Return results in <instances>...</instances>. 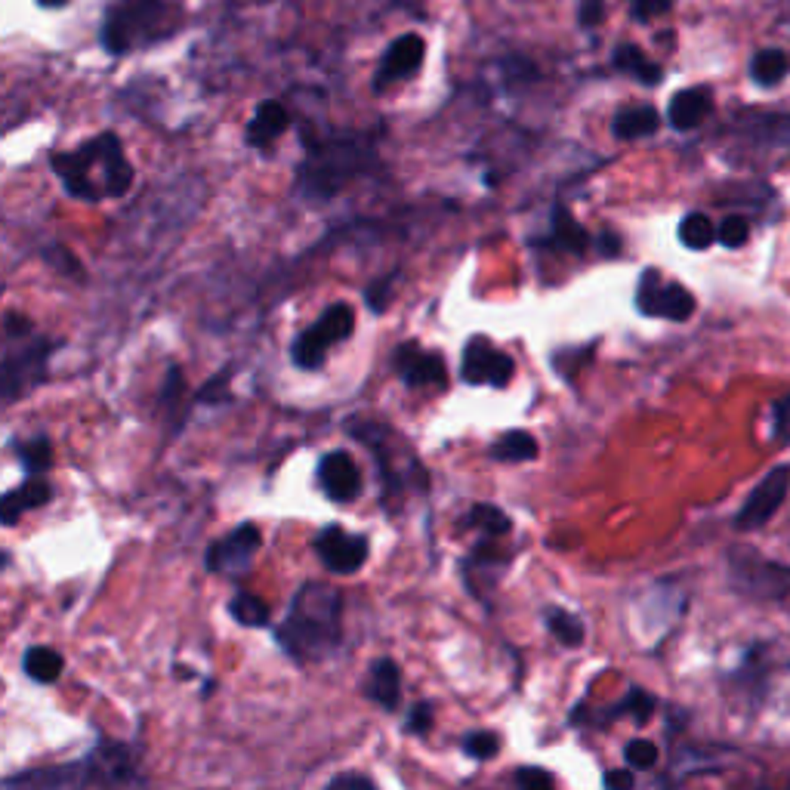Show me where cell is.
Segmentation results:
<instances>
[{
  "label": "cell",
  "mask_w": 790,
  "mask_h": 790,
  "mask_svg": "<svg viewBox=\"0 0 790 790\" xmlns=\"http://www.w3.org/2000/svg\"><path fill=\"white\" fill-rule=\"evenodd\" d=\"M278 642L291 658L321 661L343 639V599L333 587L303 584L278 624Z\"/></svg>",
  "instance_id": "6da1fadb"
},
{
  "label": "cell",
  "mask_w": 790,
  "mask_h": 790,
  "mask_svg": "<svg viewBox=\"0 0 790 790\" xmlns=\"http://www.w3.org/2000/svg\"><path fill=\"white\" fill-rule=\"evenodd\" d=\"M50 164L62 179L65 192L80 201L124 198L133 185V167L124 158L115 133H103L75 152L53 155Z\"/></svg>",
  "instance_id": "7a4b0ae2"
},
{
  "label": "cell",
  "mask_w": 790,
  "mask_h": 790,
  "mask_svg": "<svg viewBox=\"0 0 790 790\" xmlns=\"http://www.w3.org/2000/svg\"><path fill=\"white\" fill-rule=\"evenodd\" d=\"M179 22L183 6L177 0H124L109 10L99 40L111 56H124L136 46L170 37Z\"/></svg>",
  "instance_id": "3957f363"
},
{
  "label": "cell",
  "mask_w": 790,
  "mask_h": 790,
  "mask_svg": "<svg viewBox=\"0 0 790 790\" xmlns=\"http://www.w3.org/2000/svg\"><path fill=\"white\" fill-rule=\"evenodd\" d=\"M29 785V787H120V785H139V778L133 775L130 751L120 745H105L96 747L90 756L78 762H65V766L40 769V772L19 775L10 778L6 787Z\"/></svg>",
  "instance_id": "277c9868"
},
{
  "label": "cell",
  "mask_w": 790,
  "mask_h": 790,
  "mask_svg": "<svg viewBox=\"0 0 790 790\" xmlns=\"http://www.w3.org/2000/svg\"><path fill=\"white\" fill-rule=\"evenodd\" d=\"M6 356H4V395L6 401L19 399L22 392L35 390L46 374V356L53 352V343L44 337H35L31 321L6 312Z\"/></svg>",
  "instance_id": "5b68a950"
},
{
  "label": "cell",
  "mask_w": 790,
  "mask_h": 790,
  "mask_svg": "<svg viewBox=\"0 0 790 790\" xmlns=\"http://www.w3.org/2000/svg\"><path fill=\"white\" fill-rule=\"evenodd\" d=\"M367 145L358 143H327L309 152V160L300 170V192L306 198L327 201L333 192H340L346 185V179H352L367 167Z\"/></svg>",
  "instance_id": "8992f818"
},
{
  "label": "cell",
  "mask_w": 790,
  "mask_h": 790,
  "mask_svg": "<svg viewBox=\"0 0 790 790\" xmlns=\"http://www.w3.org/2000/svg\"><path fill=\"white\" fill-rule=\"evenodd\" d=\"M352 331H356V312H352V306L346 303L327 306L316 325L306 327V331L293 340V350H291L293 365L303 367V371H316V367L325 365L327 350H331L333 343H340V340H346Z\"/></svg>",
  "instance_id": "52a82bcc"
},
{
  "label": "cell",
  "mask_w": 790,
  "mask_h": 790,
  "mask_svg": "<svg viewBox=\"0 0 790 790\" xmlns=\"http://www.w3.org/2000/svg\"><path fill=\"white\" fill-rule=\"evenodd\" d=\"M350 432L356 435L358 441H365L367 451H374V457H377V466H380V475L386 479V491H401V488L411 481V485H420V481H426V473H414V470H401L399 464V448L392 445V430H386L383 424H377V420H361V424H352Z\"/></svg>",
  "instance_id": "ba28073f"
},
{
  "label": "cell",
  "mask_w": 790,
  "mask_h": 790,
  "mask_svg": "<svg viewBox=\"0 0 790 790\" xmlns=\"http://www.w3.org/2000/svg\"><path fill=\"white\" fill-rule=\"evenodd\" d=\"M636 306L646 316H658L667 321H686L695 312V297L682 284L661 281L658 269H648L636 291Z\"/></svg>",
  "instance_id": "9c48e42d"
},
{
  "label": "cell",
  "mask_w": 790,
  "mask_h": 790,
  "mask_svg": "<svg viewBox=\"0 0 790 790\" xmlns=\"http://www.w3.org/2000/svg\"><path fill=\"white\" fill-rule=\"evenodd\" d=\"M787 488H790V466H772L766 473V479L751 491V498L745 500V506L735 515V528L741 531H753V528H762L778 506L785 504L787 498Z\"/></svg>",
  "instance_id": "30bf717a"
},
{
  "label": "cell",
  "mask_w": 790,
  "mask_h": 790,
  "mask_svg": "<svg viewBox=\"0 0 790 790\" xmlns=\"http://www.w3.org/2000/svg\"><path fill=\"white\" fill-rule=\"evenodd\" d=\"M263 534L257 525H238L232 534L219 538L217 544H210L207 550V568L213 574H226V578H238L251 568L253 555H257Z\"/></svg>",
  "instance_id": "8fae6325"
},
{
  "label": "cell",
  "mask_w": 790,
  "mask_h": 790,
  "mask_svg": "<svg viewBox=\"0 0 790 790\" xmlns=\"http://www.w3.org/2000/svg\"><path fill=\"white\" fill-rule=\"evenodd\" d=\"M460 374H464V383L470 386H510L513 374H515V361L506 352L488 346L481 337H475L466 343L464 350V365H460Z\"/></svg>",
  "instance_id": "7c38bea8"
},
{
  "label": "cell",
  "mask_w": 790,
  "mask_h": 790,
  "mask_svg": "<svg viewBox=\"0 0 790 790\" xmlns=\"http://www.w3.org/2000/svg\"><path fill=\"white\" fill-rule=\"evenodd\" d=\"M316 553L325 562V568H331L333 574H352L367 562L371 547H367L365 534H352L343 531L340 525H327L321 528V534L316 538Z\"/></svg>",
  "instance_id": "4fadbf2b"
},
{
  "label": "cell",
  "mask_w": 790,
  "mask_h": 790,
  "mask_svg": "<svg viewBox=\"0 0 790 790\" xmlns=\"http://www.w3.org/2000/svg\"><path fill=\"white\" fill-rule=\"evenodd\" d=\"M392 361L401 383L411 386V390H441V386H448L445 361L435 356V352L420 350L417 343L399 346Z\"/></svg>",
  "instance_id": "5bb4252c"
},
{
  "label": "cell",
  "mask_w": 790,
  "mask_h": 790,
  "mask_svg": "<svg viewBox=\"0 0 790 790\" xmlns=\"http://www.w3.org/2000/svg\"><path fill=\"white\" fill-rule=\"evenodd\" d=\"M424 56H426L424 37L401 35L395 44H390V50H386L383 62H380V69H377V78H374V90L380 93L390 84H395V80L414 78L420 71V65H424Z\"/></svg>",
  "instance_id": "9a60e30c"
},
{
  "label": "cell",
  "mask_w": 790,
  "mask_h": 790,
  "mask_svg": "<svg viewBox=\"0 0 790 790\" xmlns=\"http://www.w3.org/2000/svg\"><path fill=\"white\" fill-rule=\"evenodd\" d=\"M318 481L333 504H350L361 494L358 464L346 451H331L318 464Z\"/></svg>",
  "instance_id": "2e32d148"
},
{
  "label": "cell",
  "mask_w": 790,
  "mask_h": 790,
  "mask_svg": "<svg viewBox=\"0 0 790 790\" xmlns=\"http://www.w3.org/2000/svg\"><path fill=\"white\" fill-rule=\"evenodd\" d=\"M713 109V96L704 86H688V90H679L671 99V109H667V118L676 130H695Z\"/></svg>",
  "instance_id": "e0dca14e"
},
{
  "label": "cell",
  "mask_w": 790,
  "mask_h": 790,
  "mask_svg": "<svg viewBox=\"0 0 790 790\" xmlns=\"http://www.w3.org/2000/svg\"><path fill=\"white\" fill-rule=\"evenodd\" d=\"M50 498H53L50 481L29 479V481H22L19 488H12V491L4 498V504H0V519H4L6 528H12L19 522V515L29 513V510H37V506H44V504H50Z\"/></svg>",
  "instance_id": "ac0fdd59"
},
{
  "label": "cell",
  "mask_w": 790,
  "mask_h": 790,
  "mask_svg": "<svg viewBox=\"0 0 790 790\" xmlns=\"http://www.w3.org/2000/svg\"><path fill=\"white\" fill-rule=\"evenodd\" d=\"M365 692L371 701H377L383 711H395L401 698V673L392 658H377L367 671Z\"/></svg>",
  "instance_id": "d6986e66"
},
{
  "label": "cell",
  "mask_w": 790,
  "mask_h": 790,
  "mask_svg": "<svg viewBox=\"0 0 790 790\" xmlns=\"http://www.w3.org/2000/svg\"><path fill=\"white\" fill-rule=\"evenodd\" d=\"M291 127V115H287V109L281 103H259V109L253 111L251 124H247V143L253 145V149H263V145L276 143V139L281 136V133Z\"/></svg>",
  "instance_id": "ffe728a7"
},
{
  "label": "cell",
  "mask_w": 790,
  "mask_h": 790,
  "mask_svg": "<svg viewBox=\"0 0 790 790\" xmlns=\"http://www.w3.org/2000/svg\"><path fill=\"white\" fill-rule=\"evenodd\" d=\"M661 127V115L652 109V105H633V109L618 111L612 120V133L618 139H639V136H652Z\"/></svg>",
  "instance_id": "44dd1931"
},
{
  "label": "cell",
  "mask_w": 790,
  "mask_h": 790,
  "mask_svg": "<svg viewBox=\"0 0 790 790\" xmlns=\"http://www.w3.org/2000/svg\"><path fill=\"white\" fill-rule=\"evenodd\" d=\"M550 244L562 247V251H568V253H574V257H580V253H587V247H590V235H587L584 226H580L578 219L565 210V207H555V210H553Z\"/></svg>",
  "instance_id": "7402d4cb"
},
{
  "label": "cell",
  "mask_w": 790,
  "mask_h": 790,
  "mask_svg": "<svg viewBox=\"0 0 790 790\" xmlns=\"http://www.w3.org/2000/svg\"><path fill=\"white\" fill-rule=\"evenodd\" d=\"M540 454L538 439L525 430H510L504 432L491 448V457L500 460V464H528Z\"/></svg>",
  "instance_id": "603a6c76"
},
{
  "label": "cell",
  "mask_w": 790,
  "mask_h": 790,
  "mask_svg": "<svg viewBox=\"0 0 790 790\" xmlns=\"http://www.w3.org/2000/svg\"><path fill=\"white\" fill-rule=\"evenodd\" d=\"M612 62L618 71H627V75H633L636 80H642V84H648V86L661 84V78H664V71H661L654 62H648L646 53L633 44H621L618 50H614Z\"/></svg>",
  "instance_id": "cb8c5ba5"
},
{
  "label": "cell",
  "mask_w": 790,
  "mask_h": 790,
  "mask_svg": "<svg viewBox=\"0 0 790 790\" xmlns=\"http://www.w3.org/2000/svg\"><path fill=\"white\" fill-rule=\"evenodd\" d=\"M62 654L50 646H31L22 658V671L31 676L35 682H56L62 676Z\"/></svg>",
  "instance_id": "d4e9b609"
},
{
  "label": "cell",
  "mask_w": 790,
  "mask_h": 790,
  "mask_svg": "<svg viewBox=\"0 0 790 790\" xmlns=\"http://www.w3.org/2000/svg\"><path fill=\"white\" fill-rule=\"evenodd\" d=\"M466 525L481 531V538H494V540L506 538V534L513 531V519L494 504H475L470 515H466Z\"/></svg>",
  "instance_id": "484cf974"
},
{
  "label": "cell",
  "mask_w": 790,
  "mask_h": 790,
  "mask_svg": "<svg viewBox=\"0 0 790 790\" xmlns=\"http://www.w3.org/2000/svg\"><path fill=\"white\" fill-rule=\"evenodd\" d=\"M544 621H547V627H550V633L555 636V639L562 642V646H568V648H578L580 642H584L587 630H584V624H580V618H578V614L565 612V608H547Z\"/></svg>",
  "instance_id": "4316f807"
},
{
  "label": "cell",
  "mask_w": 790,
  "mask_h": 790,
  "mask_svg": "<svg viewBox=\"0 0 790 790\" xmlns=\"http://www.w3.org/2000/svg\"><path fill=\"white\" fill-rule=\"evenodd\" d=\"M787 69H790V59L781 50H760L751 62V78L760 86H772L778 84V80H785Z\"/></svg>",
  "instance_id": "83f0119b"
},
{
  "label": "cell",
  "mask_w": 790,
  "mask_h": 790,
  "mask_svg": "<svg viewBox=\"0 0 790 790\" xmlns=\"http://www.w3.org/2000/svg\"><path fill=\"white\" fill-rule=\"evenodd\" d=\"M229 614L241 627H266L269 624V605L257 593H235L229 602Z\"/></svg>",
  "instance_id": "f1b7e54d"
},
{
  "label": "cell",
  "mask_w": 790,
  "mask_h": 790,
  "mask_svg": "<svg viewBox=\"0 0 790 790\" xmlns=\"http://www.w3.org/2000/svg\"><path fill=\"white\" fill-rule=\"evenodd\" d=\"M679 241L688 247V251H707V247L716 241V226L711 223V217L704 213H688L679 223Z\"/></svg>",
  "instance_id": "f546056e"
},
{
  "label": "cell",
  "mask_w": 790,
  "mask_h": 790,
  "mask_svg": "<svg viewBox=\"0 0 790 790\" xmlns=\"http://www.w3.org/2000/svg\"><path fill=\"white\" fill-rule=\"evenodd\" d=\"M16 454L29 473H44V470H50V464H53V445H50V439H44V435L19 445Z\"/></svg>",
  "instance_id": "4dcf8cb0"
},
{
  "label": "cell",
  "mask_w": 790,
  "mask_h": 790,
  "mask_svg": "<svg viewBox=\"0 0 790 790\" xmlns=\"http://www.w3.org/2000/svg\"><path fill=\"white\" fill-rule=\"evenodd\" d=\"M500 751V738L494 732H470L464 738V753L473 760H491Z\"/></svg>",
  "instance_id": "1f68e13d"
},
{
  "label": "cell",
  "mask_w": 790,
  "mask_h": 790,
  "mask_svg": "<svg viewBox=\"0 0 790 790\" xmlns=\"http://www.w3.org/2000/svg\"><path fill=\"white\" fill-rule=\"evenodd\" d=\"M716 238L726 247H741L747 238H751V223L745 217H726L716 229Z\"/></svg>",
  "instance_id": "d6a6232c"
},
{
  "label": "cell",
  "mask_w": 790,
  "mask_h": 790,
  "mask_svg": "<svg viewBox=\"0 0 790 790\" xmlns=\"http://www.w3.org/2000/svg\"><path fill=\"white\" fill-rule=\"evenodd\" d=\"M624 760L630 769H652L654 762H658V747L652 745V741H630V745L624 747Z\"/></svg>",
  "instance_id": "836d02e7"
},
{
  "label": "cell",
  "mask_w": 790,
  "mask_h": 790,
  "mask_svg": "<svg viewBox=\"0 0 790 790\" xmlns=\"http://www.w3.org/2000/svg\"><path fill=\"white\" fill-rule=\"evenodd\" d=\"M405 728L411 735H430L432 732V704H430V701H420V704L411 707Z\"/></svg>",
  "instance_id": "e575fe53"
},
{
  "label": "cell",
  "mask_w": 790,
  "mask_h": 790,
  "mask_svg": "<svg viewBox=\"0 0 790 790\" xmlns=\"http://www.w3.org/2000/svg\"><path fill=\"white\" fill-rule=\"evenodd\" d=\"M624 711H630L636 720H648V716H652V711H654L652 695H646V692H639V688H633L630 698H627L621 707H614V713H624Z\"/></svg>",
  "instance_id": "d590c367"
},
{
  "label": "cell",
  "mask_w": 790,
  "mask_h": 790,
  "mask_svg": "<svg viewBox=\"0 0 790 790\" xmlns=\"http://www.w3.org/2000/svg\"><path fill=\"white\" fill-rule=\"evenodd\" d=\"M515 785L528 790H544V787H553V775L538 766H522L519 772H515Z\"/></svg>",
  "instance_id": "8d00e7d4"
},
{
  "label": "cell",
  "mask_w": 790,
  "mask_h": 790,
  "mask_svg": "<svg viewBox=\"0 0 790 790\" xmlns=\"http://www.w3.org/2000/svg\"><path fill=\"white\" fill-rule=\"evenodd\" d=\"M673 6V0H633L630 4V12L636 22H648V19L661 16V12H667Z\"/></svg>",
  "instance_id": "74e56055"
},
{
  "label": "cell",
  "mask_w": 790,
  "mask_h": 790,
  "mask_svg": "<svg viewBox=\"0 0 790 790\" xmlns=\"http://www.w3.org/2000/svg\"><path fill=\"white\" fill-rule=\"evenodd\" d=\"M605 19V0H580L578 4V22L584 29H593Z\"/></svg>",
  "instance_id": "f35d334b"
},
{
  "label": "cell",
  "mask_w": 790,
  "mask_h": 790,
  "mask_svg": "<svg viewBox=\"0 0 790 790\" xmlns=\"http://www.w3.org/2000/svg\"><path fill=\"white\" fill-rule=\"evenodd\" d=\"M772 417H775V439L787 445V441H790V395L775 405Z\"/></svg>",
  "instance_id": "ab89813d"
},
{
  "label": "cell",
  "mask_w": 790,
  "mask_h": 790,
  "mask_svg": "<svg viewBox=\"0 0 790 790\" xmlns=\"http://www.w3.org/2000/svg\"><path fill=\"white\" fill-rule=\"evenodd\" d=\"M395 284V276H386L383 281L367 287V306H374V312L386 309V297H390V287Z\"/></svg>",
  "instance_id": "60d3db41"
},
{
  "label": "cell",
  "mask_w": 790,
  "mask_h": 790,
  "mask_svg": "<svg viewBox=\"0 0 790 790\" xmlns=\"http://www.w3.org/2000/svg\"><path fill=\"white\" fill-rule=\"evenodd\" d=\"M44 257H46V259H53V263H56V266H62V269H65V276H78V269H80V266H78V259H71L69 253H65L59 244L46 247V251H44Z\"/></svg>",
  "instance_id": "b9f144b4"
},
{
  "label": "cell",
  "mask_w": 790,
  "mask_h": 790,
  "mask_svg": "<svg viewBox=\"0 0 790 790\" xmlns=\"http://www.w3.org/2000/svg\"><path fill=\"white\" fill-rule=\"evenodd\" d=\"M331 787H365V790H371L374 778H365V775H337V778L331 781Z\"/></svg>",
  "instance_id": "7bdbcfd3"
},
{
  "label": "cell",
  "mask_w": 790,
  "mask_h": 790,
  "mask_svg": "<svg viewBox=\"0 0 790 790\" xmlns=\"http://www.w3.org/2000/svg\"><path fill=\"white\" fill-rule=\"evenodd\" d=\"M633 772L630 769H621V772H605V787H624L630 790L633 787Z\"/></svg>",
  "instance_id": "ee69618b"
},
{
  "label": "cell",
  "mask_w": 790,
  "mask_h": 790,
  "mask_svg": "<svg viewBox=\"0 0 790 790\" xmlns=\"http://www.w3.org/2000/svg\"><path fill=\"white\" fill-rule=\"evenodd\" d=\"M596 244H599V253H605V257H614V253L621 251V238H614V235H599V241H596Z\"/></svg>",
  "instance_id": "f6af8a7d"
},
{
  "label": "cell",
  "mask_w": 790,
  "mask_h": 790,
  "mask_svg": "<svg viewBox=\"0 0 790 790\" xmlns=\"http://www.w3.org/2000/svg\"><path fill=\"white\" fill-rule=\"evenodd\" d=\"M40 6H46V10H62L65 4H69V0H37Z\"/></svg>",
  "instance_id": "bcb514c9"
}]
</instances>
